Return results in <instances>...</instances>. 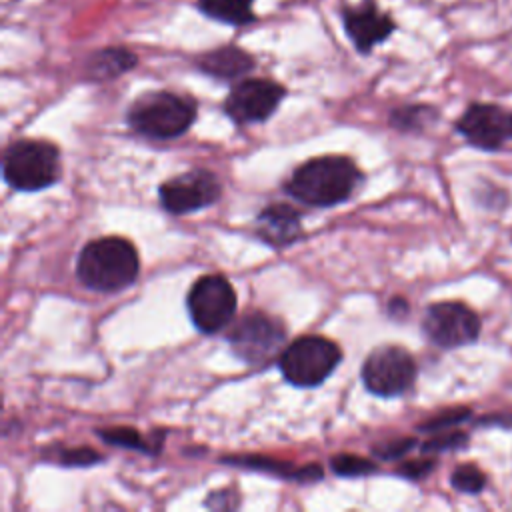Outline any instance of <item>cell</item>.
Masks as SVG:
<instances>
[{"label":"cell","mask_w":512,"mask_h":512,"mask_svg":"<svg viewBox=\"0 0 512 512\" xmlns=\"http://www.w3.org/2000/svg\"><path fill=\"white\" fill-rule=\"evenodd\" d=\"M362 174L346 156H320L304 162L286 182V192L308 206H336L348 200Z\"/></svg>","instance_id":"obj_1"},{"label":"cell","mask_w":512,"mask_h":512,"mask_svg":"<svg viewBox=\"0 0 512 512\" xmlns=\"http://www.w3.org/2000/svg\"><path fill=\"white\" fill-rule=\"evenodd\" d=\"M138 252L126 238L104 236L88 242L76 262L80 282L98 292H118L138 276Z\"/></svg>","instance_id":"obj_2"},{"label":"cell","mask_w":512,"mask_h":512,"mask_svg":"<svg viewBox=\"0 0 512 512\" xmlns=\"http://www.w3.org/2000/svg\"><path fill=\"white\" fill-rule=\"evenodd\" d=\"M196 118V102L174 92H146L128 110V124L142 136L154 140L184 134Z\"/></svg>","instance_id":"obj_3"},{"label":"cell","mask_w":512,"mask_h":512,"mask_svg":"<svg viewBox=\"0 0 512 512\" xmlns=\"http://www.w3.org/2000/svg\"><path fill=\"white\" fill-rule=\"evenodd\" d=\"M4 180L20 192H36L54 184L60 176V152L44 140H16L2 160Z\"/></svg>","instance_id":"obj_4"},{"label":"cell","mask_w":512,"mask_h":512,"mask_svg":"<svg viewBox=\"0 0 512 512\" xmlns=\"http://www.w3.org/2000/svg\"><path fill=\"white\" fill-rule=\"evenodd\" d=\"M340 348L324 336H300L292 340L280 354L278 364L282 376L300 388L322 384L340 364Z\"/></svg>","instance_id":"obj_5"},{"label":"cell","mask_w":512,"mask_h":512,"mask_svg":"<svg viewBox=\"0 0 512 512\" xmlns=\"http://www.w3.org/2000/svg\"><path fill=\"white\" fill-rule=\"evenodd\" d=\"M186 304L194 326L204 334H214L234 318L236 292L224 276L206 274L192 284Z\"/></svg>","instance_id":"obj_6"},{"label":"cell","mask_w":512,"mask_h":512,"mask_svg":"<svg viewBox=\"0 0 512 512\" xmlns=\"http://www.w3.org/2000/svg\"><path fill=\"white\" fill-rule=\"evenodd\" d=\"M286 340L284 326L262 312H250L228 334L232 352L250 366L268 364Z\"/></svg>","instance_id":"obj_7"},{"label":"cell","mask_w":512,"mask_h":512,"mask_svg":"<svg viewBox=\"0 0 512 512\" xmlns=\"http://www.w3.org/2000/svg\"><path fill=\"white\" fill-rule=\"evenodd\" d=\"M482 322L478 314L464 302H434L426 308L422 330L438 348H460L472 344L480 336Z\"/></svg>","instance_id":"obj_8"},{"label":"cell","mask_w":512,"mask_h":512,"mask_svg":"<svg viewBox=\"0 0 512 512\" xmlns=\"http://www.w3.org/2000/svg\"><path fill=\"white\" fill-rule=\"evenodd\" d=\"M366 388L380 398H394L412 388L416 362L400 346H380L362 364Z\"/></svg>","instance_id":"obj_9"},{"label":"cell","mask_w":512,"mask_h":512,"mask_svg":"<svg viewBox=\"0 0 512 512\" xmlns=\"http://www.w3.org/2000/svg\"><path fill=\"white\" fill-rule=\"evenodd\" d=\"M222 194L218 178L202 168L184 172L160 184L158 196L170 214H188L214 204Z\"/></svg>","instance_id":"obj_10"},{"label":"cell","mask_w":512,"mask_h":512,"mask_svg":"<svg viewBox=\"0 0 512 512\" xmlns=\"http://www.w3.org/2000/svg\"><path fill=\"white\" fill-rule=\"evenodd\" d=\"M456 130L474 148L494 152L512 138V114L496 104L474 102L458 118Z\"/></svg>","instance_id":"obj_11"},{"label":"cell","mask_w":512,"mask_h":512,"mask_svg":"<svg viewBox=\"0 0 512 512\" xmlns=\"http://www.w3.org/2000/svg\"><path fill=\"white\" fill-rule=\"evenodd\" d=\"M284 94V88L272 80L248 78L230 90L224 110L236 124L264 122L274 114Z\"/></svg>","instance_id":"obj_12"},{"label":"cell","mask_w":512,"mask_h":512,"mask_svg":"<svg viewBox=\"0 0 512 512\" xmlns=\"http://www.w3.org/2000/svg\"><path fill=\"white\" fill-rule=\"evenodd\" d=\"M342 22L350 42L362 54L384 42L396 28L394 20L380 12L374 0H362L356 6H346L342 10Z\"/></svg>","instance_id":"obj_13"},{"label":"cell","mask_w":512,"mask_h":512,"mask_svg":"<svg viewBox=\"0 0 512 512\" xmlns=\"http://www.w3.org/2000/svg\"><path fill=\"white\" fill-rule=\"evenodd\" d=\"M256 234L270 246H288L302 234L300 214L288 204L266 206L256 218Z\"/></svg>","instance_id":"obj_14"},{"label":"cell","mask_w":512,"mask_h":512,"mask_svg":"<svg viewBox=\"0 0 512 512\" xmlns=\"http://www.w3.org/2000/svg\"><path fill=\"white\" fill-rule=\"evenodd\" d=\"M196 66L208 76H214L220 80H232L250 72L254 68V60L242 48L222 46V48L204 52L196 60Z\"/></svg>","instance_id":"obj_15"},{"label":"cell","mask_w":512,"mask_h":512,"mask_svg":"<svg viewBox=\"0 0 512 512\" xmlns=\"http://www.w3.org/2000/svg\"><path fill=\"white\" fill-rule=\"evenodd\" d=\"M136 66V56L126 48H102L86 60V74L92 80H112Z\"/></svg>","instance_id":"obj_16"},{"label":"cell","mask_w":512,"mask_h":512,"mask_svg":"<svg viewBox=\"0 0 512 512\" xmlns=\"http://www.w3.org/2000/svg\"><path fill=\"white\" fill-rule=\"evenodd\" d=\"M224 462L234 464V466H242V468H254V470H264V472H274L286 478H296L302 482H312V480H320L322 478V468L316 464H310L306 468H292L284 462H276L272 458H262V456H232L226 458Z\"/></svg>","instance_id":"obj_17"},{"label":"cell","mask_w":512,"mask_h":512,"mask_svg":"<svg viewBox=\"0 0 512 512\" xmlns=\"http://www.w3.org/2000/svg\"><path fill=\"white\" fill-rule=\"evenodd\" d=\"M252 4L254 0H198V8L206 16L232 26H244L254 20Z\"/></svg>","instance_id":"obj_18"},{"label":"cell","mask_w":512,"mask_h":512,"mask_svg":"<svg viewBox=\"0 0 512 512\" xmlns=\"http://www.w3.org/2000/svg\"><path fill=\"white\" fill-rule=\"evenodd\" d=\"M450 484L462 494H480L486 488V476L476 464L466 462L452 470Z\"/></svg>","instance_id":"obj_19"},{"label":"cell","mask_w":512,"mask_h":512,"mask_svg":"<svg viewBox=\"0 0 512 512\" xmlns=\"http://www.w3.org/2000/svg\"><path fill=\"white\" fill-rule=\"evenodd\" d=\"M436 118V110L430 106H404L394 110L392 124L398 130H420Z\"/></svg>","instance_id":"obj_20"},{"label":"cell","mask_w":512,"mask_h":512,"mask_svg":"<svg viewBox=\"0 0 512 512\" xmlns=\"http://www.w3.org/2000/svg\"><path fill=\"white\" fill-rule=\"evenodd\" d=\"M98 436L106 444H114V446H122V448H134V450H144V452H154V448H150L146 444V440H142L140 434L134 428H126V426L102 428V430H98Z\"/></svg>","instance_id":"obj_21"},{"label":"cell","mask_w":512,"mask_h":512,"mask_svg":"<svg viewBox=\"0 0 512 512\" xmlns=\"http://www.w3.org/2000/svg\"><path fill=\"white\" fill-rule=\"evenodd\" d=\"M332 470L340 476H364L376 472V464L370 462L368 458L356 456V454H340L332 458Z\"/></svg>","instance_id":"obj_22"},{"label":"cell","mask_w":512,"mask_h":512,"mask_svg":"<svg viewBox=\"0 0 512 512\" xmlns=\"http://www.w3.org/2000/svg\"><path fill=\"white\" fill-rule=\"evenodd\" d=\"M468 442V436L464 432H440L434 438L426 440L422 444L424 452H440V450H456L462 448Z\"/></svg>","instance_id":"obj_23"},{"label":"cell","mask_w":512,"mask_h":512,"mask_svg":"<svg viewBox=\"0 0 512 512\" xmlns=\"http://www.w3.org/2000/svg\"><path fill=\"white\" fill-rule=\"evenodd\" d=\"M468 416H470V410H468V408H452V410H446V412L434 416L432 420H428V422L422 424L420 428H422V430H428V432H442V430H446L448 426H454V424H458V422H464Z\"/></svg>","instance_id":"obj_24"},{"label":"cell","mask_w":512,"mask_h":512,"mask_svg":"<svg viewBox=\"0 0 512 512\" xmlns=\"http://www.w3.org/2000/svg\"><path fill=\"white\" fill-rule=\"evenodd\" d=\"M100 460L102 456L90 448H68L58 458V462L64 466H92Z\"/></svg>","instance_id":"obj_25"},{"label":"cell","mask_w":512,"mask_h":512,"mask_svg":"<svg viewBox=\"0 0 512 512\" xmlns=\"http://www.w3.org/2000/svg\"><path fill=\"white\" fill-rule=\"evenodd\" d=\"M414 444H416L414 438H398V440H392V442H386V444L374 448V452L384 460H394V458L406 454Z\"/></svg>","instance_id":"obj_26"},{"label":"cell","mask_w":512,"mask_h":512,"mask_svg":"<svg viewBox=\"0 0 512 512\" xmlns=\"http://www.w3.org/2000/svg\"><path fill=\"white\" fill-rule=\"evenodd\" d=\"M434 468V458H424V460H414V462H406L398 472L410 480H420L424 478L430 470Z\"/></svg>","instance_id":"obj_27"},{"label":"cell","mask_w":512,"mask_h":512,"mask_svg":"<svg viewBox=\"0 0 512 512\" xmlns=\"http://www.w3.org/2000/svg\"><path fill=\"white\" fill-rule=\"evenodd\" d=\"M388 312H390L392 316H396V318L404 316V314L408 312V304H406V300H402V298H394V300H390V304H388Z\"/></svg>","instance_id":"obj_28"}]
</instances>
